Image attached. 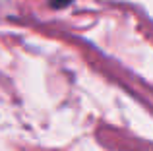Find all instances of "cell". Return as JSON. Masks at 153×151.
Segmentation results:
<instances>
[{
    "label": "cell",
    "mask_w": 153,
    "mask_h": 151,
    "mask_svg": "<svg viewBox=\"0 0 153 151\" xmlns=\"http://www.w3.org/2000/svg\"><path fill=\"white\" fill-rule=\"evenodd\" d=\"M72 0H49V4L52 8H64V6H68Z\"/></svg>",
    "instance_id": "obj_1"
}]
</instances>
